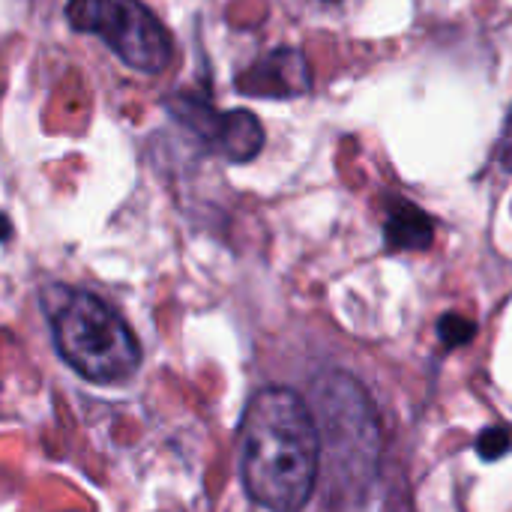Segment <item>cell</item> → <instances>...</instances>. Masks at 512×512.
Masks as SVG:
<instances>
[{"label":"cell","mask_w":512,"mask_h":512,"mask_svg":"<svg viewBox=\"0 0 512 512\" xmlns=\"http://www.w3.org/2000/svg\"><path fill=\"white\" fill-rule=\"evenodd\" d=\"M240 471L249 498L270 512H300L321 468L318 420L303 396L288 387H264L252 396L243 435Z\"/></svg>","instance_id":"cell-1"},{"label":"cell","mask_w":512,"mask_h":512,"mask_svg":"<svg viewBox=\"0 0 512 512\" xmlns=\"http://www.w3.org/2000/svg\"><path fill=\"white\" fill-rule=\"evenodd\" d=\"M57 354L93 384L129 381L141 366V342L102 297L84 288L51 285L42 291Z\"/></svg>","instance_id":"cell-2"},{"label":"cell","mask_w":512,"mask_h":512,"mask_svg":"<svg viewBox=\"0 0 512 512\" xmlns=\"http://www.w3.org/2000/svg\"><path fill=\"white\" fill-rule=\"evenodd\" d=\"M66 24L96 36L123 66L159 75L174 63V36L144 0H66Z\"/></svg>","instance_id":"cell-3"},{"label":"cell","mask_w":512,"mask_h":512,"mask_svg":"<svg viewBox=\"0 0 512 512\" xmlns=\"http://www.w3.org/2000/svg\"><path fill=\"white\" fill-rule=\"evenodd\" d=\"M162 108L177 120L207 153L228 162H252L264 147V126L252 111L216 108L207 96L192 90H177L165 96Z\"/></svg>","instance_id":"cell-4"},{"label":"cell","mask_w":512,"mask_h":512,"mask_svg":"<svg viewBox=\"0 0 512 512\" xmlns=\"http://www.w3.org/2000/svg\"><path fill=\"white\" fill-rule=\"evenodd\" d=\"M234 87L258 99H291V96L309 93L312 75H309V63L303 51L282 45L258 57L246 72H240Z\"/></svg>","instance_id":"cell-5"},{"label":"cell","mask_w":512,"mask_h":512,"mask_svg":"<svg viewBox=\"0 0 512 512\" xmlns=\"http://www.w3.org/2000/svg\"><path fill=\"white\" fill-rule=\"evenodd\" d=\"M435 240V222L423 207H417L408 198L393 195L387 201V219H384V243L390 252H423Z\"/></svg>","instance_id":"cell-6"},{"label":"cell","mask_w":512,"mask_h":512,"mask_svg":"<svg viewBox=\"0 0 512 512\" xmlns=\"http://www.w3.org/2000/svg\"><path fill=\"white\" fill-rule=\"evenodd\" d=\"M438 336L447 348H462L468 342H474L477 336V324L459 312H447L441 321H438Z\"/></svg>","instance_id":"cell-7"},{"label":"cell","mask_w":512,"mask_h":512,"mask_svg":"<svg viewBox=\"0 0 512 512\" xmlns=\"http://www.w3.org/2000/svg\"><path fill=\"white\" fill-rule=\"evenodd\" d=\"M474 447H477V456L483 462H498V459H504L510 453V432L504 426H489V429L480 432V438H477Z\"/></svg>","instance_id":"cell-8"},{"label":"cell","mask_w":512,"mask_h":512,"mask_svg":"<svg viewBox=\"0 0 512 512\" xmlns=\"http://www.w3.org/2000/svg\"><path fill=\"white\" fill-rule=\"evenodd\" d=\"M498 162L504 165V171H512V111H510V117H507L504 135H501V147H498Z\"/></svg>","instance_id":"cell-9"},{"label":"cell","mask_w":512,"mask_h":512,"mask_svg":"<svg viewBox=\"0 0 512 512\" xmlns=\"http://www.w3.org/2000/svg\"><path fill=\"white\" fill-rule=\"evenodd\" d=\"M12 234H15V228H12L9 216L0 210V243H9V240H12Z\"/></svg>","instance_id":"cell-10"},{"label":"cell","mask_w":512,"mask_h":512,"mask_svg":"<svg viewBox=\"0 0 512 512\" xmlns=\"http://www.w3.org/2000/svg\"><path fill=\"white\" fill-rule=\"evenodd\" d=\"M330 3H336V0H330Z\"/></svg>","instance_id":"cell-11"}]
</instances>
